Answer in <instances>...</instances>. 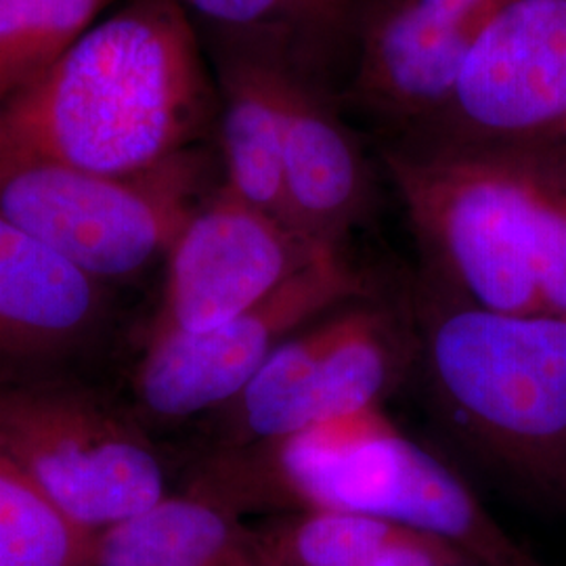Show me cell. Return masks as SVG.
Wrapping results in <instances>:
<instances>
[{
  "label": "cell",
  "mask_w": 566,
  "mask_h": 566,
  "mask_svg": "<svg viewBox=\"0 0 566 566\" xmlns=\"http://www.w3.org/2000/svg\"><path fill=\"white\" fill-rule=\"evenodd\" d=\"M203 42L175 0H128L0 107V147L137 175L203 145L217 124Z\"/></svg>",
  "instance_id": "cell-1"
},
{
  "label": "cell",
  "mask_w": 566,
  "mask_h": 566,
  "mask_svg": "<svg viewBox=\"0 0 566 566\" xmlns=\"http://www.w3.org/2000/svg\"><path fill=\"white\" fill-rule=\"evenodd\" d=\"M382 158L422 282L491 311L566 317V156L395 137Z\"/></svg>",
  "instance_id": "cell-2"
},
{
  "label": "cell",
  "mask_w": 566,
  "mask_h": 566,
  "mask_svg": "<svg viewBox=\"0 0 566 566\" xmlns=\"http://www.w3.org/2000/svg\"><path fill=\"white\" fill-rule=\"evenodd\" d=\"M185 486L245 518L303 510L364 514L441 537L479 566H546L507 535L460 474L382 409L269 443L202 449Z\"/></svg>",
  "instance_id": "cell-3"
},
{
  "label": "cell",
  "mask_w": 566,
  "mask_h": 566,
  "mask_svg": "<svg viewBox=\"0 0 566 566\" xmlns=\"http://www.w3.org/2000/svg\"><path fill=\"white\" fill-rule=\"evenodd\" d=\"M416 357L453 430L533 495L566 506V317L462 303L422 282Z\"/></svg>",
  "instance_id": "cell-4"
},
{
  "label": "cell",
  "mask_w": 566,
  "mask_h": 566,
  "mask_svg": "<svg viewBox=\"0 0 566 566\" xmlns=\"http://www.w3.org/2000/svg\"><path fill=\"white\" fill-rule=\"evenodd\" d=\"M217 175L219 156L206 145L126 177L0 147V217L114 287L164 263L221 185Z\"/></svg>",
  "instance_id": "cell-5"
},
{
  "label": "cell",
  "mask_w": 566,
  "mask_h": 566,
  "mask_svg": "<svg viewBox=\"0 0 566 566\" xmlns=\"http://www.w3.org/2000/svg\"><path fill=\"white\" fill-rule=\"evenodd\" d=\"M0 446L88 535L135 518L170 493L168 465L149 428L82 374L0 385Z\"/></svg>",
  "instance_id": "cell-6"
},
{
  "label": "cell",
  "mask_w": 566,
  "mask_h": 566,
  "mask_svg": "<svg viewBox=\"0 0 566 566\" xmlns=\"http://www.w3.org/2000/svg\"><path fill=\"white\" fill-rule=\"evenodd\" d=\"M371 296L344 252H327L242 315L191 334L143 340L130 376L143 424L206 420L231 403L280 344L344 304Z\"/></svg>",
  "instance_id": "cell-7"
},
{
  "label": "cell",
  "mask_w": 566,
  "mask_h": 566,
  "mask_svg": "<svg viewBox=\"0 0 566 566\" xmlns=\"http://www.w3.org/2000/svg\"><path fill=\"white\" fill-rule=\"evenodd\" d=\"M397 137L566 156V0H507L446 107Z\"/></svg>",
  "instance_id": "cell-8"
},
{
  "label": "cell",
  "mask_w": 566,
  "mask_h": 566,
  "mask_svg": "<svg viewBox=\"0 0 566 566\" xmlns=\"http://www.w3.org/2000/svg\"><path fill=\"white\" fill-rule=\"evenodd\" d=\"M327 252L336 250L304 240L219 185L164 259L163 294L143 340L224 324Z\"/></svg>",
  "instance_id": "cell-9"
},
{
  "label": "cell",
  "mask_w": 566,
  "mask_h": 566,
  "mask_svg": "<svg viewBox=\"0 0 566 566\" xmlns=\"http://www.w3.org/2000/svg\"><path fill=\"white\" fill-rule=\"evenodd\" d=\"M507 0H369L344 102L403 135L453 95L486 23Z\"/></svg>",
  "instance_id": "cell-10"
},
{
  "label": "cell",
  "mask_w": 566,
  "mask_h": 566,
  "mask_svg": "<svg viewBox=\"0 0 566 566\" xmlns=\"http://www.w3.org/2000/svg\"><path fill=\"white\" fill-rule=\"evenodd\" d=\"M114 322V287L0 217V385L82 374Z\"/></svg>",
  "instance_id": "cell-11"
},
{
  "label": "cell",
  "mask_w": 566,
  "mask_h": 566,
  "mask_svg": "<svg viewBox=\"0 0 566 566\" xmlns=\"http://www.w3.org/2000/svg\"><path fill=\"white\" fill-rule=\"evenodd\" d=\"M210 55H243L343 103L369 0H175Z\"/></svg>",
  "instance_id": "cell-12"
},
{
  "label": "cell",
  "mask_w": 566,
  "mask_h": 566,
  "mask_svg": "<svg viewBox=\"0 0 566 566\" xmlns=\"http://www.w3.org/2000/svg\"><path fill=\"white\" fill-rule=\"evenodd\" d=\"M343 103L287 82L283 187L292 229L311 243L344 252L371 208L364 149L340 116Z\"/></svg>",
  "instance_id": "cell-13"
},
{
  "label": "cell",
  "mask_w": 566,
  "mask_h": 566,
  "mask_svg": "<svg viewBox=\"0 0 566 566\" xmlns=\"http://www.w3.org/2000/svg\"><path fill=\"white\" fill-rule=\"evenodd\" d=\"M212 61L221 185L243 203L292 229L283 187L290 78L269 63L243 55H212Z\"/></svg>",
  "instance_id": "cell-14"
},
{
  "label": "cell",
  "mask_w": 566,
  "mask_h": 566,
  "mask_svg": "<svg viewBox=\"0 0 566 566\" xmlns=\"http://www.w3.org/2000/svg\"><path fill=\"white\" fill-rule=\"evenodd\" d=\"M91 566H271L256 525L182 486L95 535Z\"/></svg>",
  "instance_id": "cell-15"
},
{
  "label": "cell",
  "mask_w": 566,
  "mask_h": 566,
  "mask_svg": "<svg viewBox=\"0 0 566 566\" xmlns=\"http://www.w3.org/2000/svg\"><path fill=\"white\" fill-rule=\"evenodd\" d=\"M256 528L271 566H416L409 542L418 531L374 516L303 510Z\"/></svg>",
  "instance_id": "cell-16"
},
{
  "label": "cell",
  "mask_w": 566,
  "mask_h": 566,
  "mask_svg": "<svg viewBox=\"0 0 566 566\" xmlns=\"http://www.w3.org/2000/svg\"><path fill=\"white\" fill-rule=\"evenodd\" d=\"M109 0H0V107L34 86Z\"/></svg>",
  "instance_id": "cell-17"
},
{
  "label": "cell",
  "mask_w": 566,
  "mask_h": 566,
  "mask_svg": "<svg viewBox=\"0 0 566 566\" xmlns=\"http://www.w3.org/2000/svg\"><path fill=\"white\" fill-rule=\"evenodd\" d=\"M93 542L0 446V566H91Z\"/></svg>",
  "instance_id": "cell-18"
}]
</instances>
